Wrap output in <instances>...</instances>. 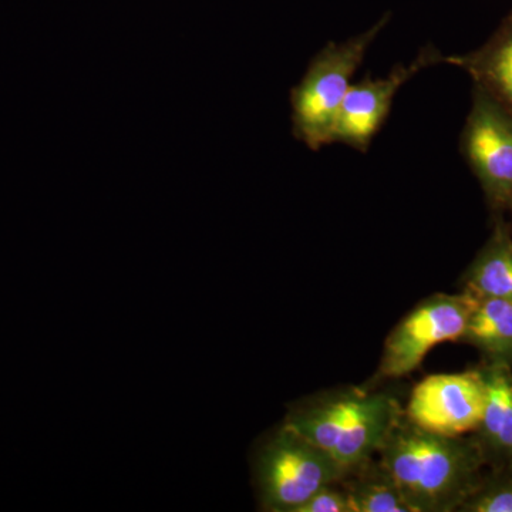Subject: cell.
<instances>
[{"label": "cell", "mask_w": 512, "mask_h": 512, "mask_svg": "<svg viewBox=\"0 0 512 512\" xmlns=\"http://www.w3.org/2000/svg\"><path fill=\"white\" fill-rule=\"evenodd\" d=\"M387 23L389 16H383L360 35L345 42H329L316 53L301 82L293 87V136L312 151L333 143V130L343 100L352 86L353 74Z\"/></svg>", "instance_id": "cell-3"}, {"label": "cell", "mask_w": 512, "mask_h": 512, "mask_svg": "<svg viewBox=\"0 0 512 512\" xmlns=\"http://www.w3.org/2000/svg\"><path fill=\"white\" fill-rule=\"evenodd\" d=\"M296 512H352L348 495L338 484L326 485Z\"/></svg>", "instance_id": "cell-15"}, {"label": "cell", "mask_w": 512, "mask_h": 512, "mask_svg": "<svg viewBox=\"0 0 512 512\" xmlns=\"http://www.w3.org/2000/svg\"><path fill=\"white\" fill-rule=\"evenodd\" d=\"M460 343L477 349L485 365L512 369V301L478 299Z\"/></svg>", "instance_id": "cell-12"}, {"label": "cell", "mask_w": 512, "mask_h": 512, "mask_svg": "<svg viewBox=\"0 0 512 512\" xmlns=\"http://www.w3.org/2000/svg\"><path fill=\"white\" fill-rule=\"evenodd\" d=\"M477 301L461 289L421 301L387 336L375 375L363 386L376 389L384 382L412 375L430 350L441 343L461 342Z\"/></svg>", "instance_id": "cell-5"}, {"label": "cell", "mask_w": 512, "mask_h": 512, "mask_svg": "<svg viewBox=\"0 0 512 512\" xmlns=\"http://www.w3.org/2000/svg\"><path fill=\"white\" fill-rule=\"evenodd\" d=\"M256 498L262 511L296 512L345 470L311 441L282 424L256 448L252 461Z\"/></svg>", "instance_id": "cell-4"}, {"label": "cell", "mask_w": 512, "mask_h": 512, "mask_svg": "<svg viewBox=\"0 0 512 512\" xmlns=\"http://www.w3.org/2000/svg\"><path fill=\"white\" fill-rule=\"evenodd\" d=\"M444 63L464 70L512 114V10L484 45L463 55L444 56Z\"/></svg>", "instance_id": "cell-10"}, {"label": "cell", "mask_w": 512, "mask_h": 512, "mask_svg": "<svg viewBox=\"0 0 512 512\" xmlns=\"http://www.w3.org/2000/svg\"><path fill=\"white\" fill-rule=\"evenodd\" d=\"M471 107L460 136V153L483 190L491 217L512 228V114L473 84Z\"/></svg>", "instance_id": "cell-6"}, {"label": "cell", "mask_w": 512, "mask_h": 512, "mask_svg": "<svg viewBox=\"0 0 512 512\" xmlns=\"http://www.w3.org/2000/svg\"><path fill=\"white\" fill-rule=\"evenodd\" d=\"M339 485L348 495L352 512H412L377 456L349 471Z\"/></svg>", "instance_id": "cell-13"}, {"label": "cell", "mask_w": 512, "mask_h": 512, "mask_svg": "<svg viewBox=\"0 0 512 512\" xmlns=\"http://www.w3.org/2000/svg\"><path fill=\"white\" fill-rule=\"evenodd\" d=\"M485 383L483 416L473 433L487 468L512 466V369L480 363Z\"/></svg>", "instance_id": "cell-9"}, {"label": "cell", "mask_w": 512, "mask_h": 512, "mask_svg": "<svg viewBox=\"0 0 512 512\" xmlns=\"http://www.w3.org/2000/svg\"><path fill=\"white\" fill-rule=\"evenodd\" d=\"M460 289L477 299L512 301V228L491 217L490 237L460 278Z\"/></svg>", "instance_id": "cell-11"}, {"label": "cell", "mask_w": 512, "mask_h": 512, "mask_svg": "<svg viewBox=\"0 0 512 512\" xmlns=\"http://www.w3.org/2000/svg\"><path fill=\"white\" fill-rule=\"evenodd\" d=\"M484 403V376L478 365L460 373L427 376L414 386L403 410L421 429L457 437L476 431Z\"/></svg>", "instance_id": "cell-7"}, {"label": "cell", "mask_w": 512, "mask_h": 512, "mask_svg": "<svg viewBox=\"0 0 512 512\" xmlns=\"http://www.w3.org/2000/svg\"><path fill=\"white\" fill-rule=\"evenodd\" d=\"M461 512H512V466L487 468L483 480Z\"/></svg>", "instance_id": "cell-14"}, {"label": "cell", "mask_w": 512, "mask_h": 512, "mask_svg": "<svg viewBox=\"0 0 512 512\" xmlns=\"http://www.w3.org/2000/svg\"><path fill=\"white\" fill-rule=\"evenodd\" d=\"M412 512L458 511L487 464L473 434L443 436L412 423L404 410L377 451Z\"/></svg>", "instance_id": "cell-1"}, {"label": "cell", "mask_w": 512, "mask_h": 512, "mask_svg": "<svg viewBox=\"0 0 512 512\" xmlns=\"http://www.w3.org/2000/svg\"><path fill=\"white\" fill-rule=\"evenodd\" d=\"M403 406L393 394L370 387H346L293 404L284 424L348 474L377 456Z\"/></svg>", "instance_id": "cell-2"}, {"label": "cell", "mask_w": 512, "mask_h": 512, "mask_svg": "<svg viewBox=\"0 0 512 512\" xmlns=\"http://www.w3.org/2000/svg\"><path fill=\"white\" fill-rule=\"evenodd\" d=\"M444 63V56L436 47L427 46L420 50L412 63L396 64L384 77L365 79L350 86L342 107H340L333 143L345 144L359 153H367L376 134L389 119L394 97L404 84L416 74L434 64Z\"/></svg>", "instance_id": "cell-8"}]
</instances>
